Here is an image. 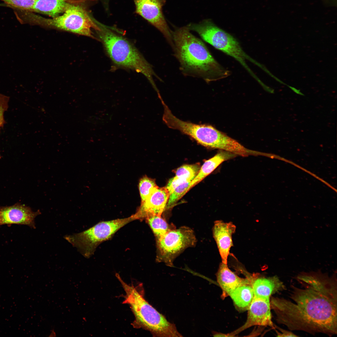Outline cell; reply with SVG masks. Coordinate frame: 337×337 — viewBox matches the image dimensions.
Here are the masks:
<instances>
[{
    "mask_svg": "<svg viewBox=\"0 0 337 337\" xmlns=\"http://www.w3.org/2000/svg\"><path fill=\"white\" fill-rule=\"evenodd\" d=\"M190 31L186 26L172 31L174 55L183 74L201 78L207 83L229 76L231 72L214 59L203 42Z\"/></svg>",
    "mask_w": 337,
    "mask_h": 337,
    "instance_id": "7a4b0ae2",
    "label": "cell"
},
{
    "mask_svg": "<svg viewBox=\"0 0 337 337\" xmlns=\"http://www.w3.org/2000/svg\"><path fill=\"white\" fill-rule=\"evenodd\" d=\"M135 12L158 29L163 35L173 51L174 44L172 34L162 12L165 0H133Z\"/></svg>",
    "mask_w": 337,
    "mask_h": 337,
    "instance_id": "9c48e42d",
    "label": "cell"
},
{
    "mask_svg": "<svg viewBox=\"0 0 337 337\" xmlns=\"http://www.w3.org/2000/svg\"><path fill=\"white\" fill-rule=\"evenodd\" d=\"M187 26L190 31L196 32L204 41L215 48L234 58L260 84L264 85L248 66L247 61L255 64L268 74L270 72L264 65L247 55L232 35L217 26L209 19L198 23H191Z\"/></svg>",
    "mask_w": 337,
    "mask_h": 337,
    "instance_id": "5b68a950",
    "label": "cell"
},
{
    "mask_svg": "<svg viewBox=\"0 0 337 337\" xmlns=\"http://www.w3.org/2000/svg\"><path fill=\"white\" fill-rule=\"evenodd\" d=\"M198 164L183 165L177 170L175 176L185 183L191 182L197 174L200 168Z\"/></svg>",
    "mask_w": 337,
    "mask_h": 337,
    "instance_id": "ffe728a7",
    "label": "cell"
},
{
    "mask_svg": "<svg viewBox=\"0 0 337 337\" xmlns=\"http://www.w3.org/2000/svg\"><path fill=\"white\" fill-rule=\"evenodd\" d=\"M236 227L232 222H226L217 220L212 228L213 237L216 243L222 262L227 263V259L231 247L233 246L232 235Z\"/></svg>",
    "mask_w": 337,
    "mask_h": 337,
    "instance_id": "4fadbf2b",
    "label": "cell"
},
{
    "mask_svg": "<svg viewBox=\"0 0 337 337\" xmlns=\"http://www.w3.org/2000/svg\"><path fill=\"white\" fill-rule=\"evenodd\" d=\"M135 220L134 214L127 218L101 222L87 230L66 235L64 238L85 257L88 258L101 243L110 239L119 229Z\"/></svg>",
    "mask_w": 337,
    "mask_h": 337,
    "instance_id": "8992f818",
    "label": "cell"
},
{
    "mask_svg": "<svg viewBox=\"0 0 337 337\" xmlns=\"http://www.w3.org/2000/svg\"><path fill=\"white\" fill-rule=\"evenodd\" d=\"M40 213L39 210L33 212L30 207L19 203L1 207L0 225H25L35 228V218Z\"/></svg>",
    "mask_w": 337,
    "mask_h": 337,
    "instance_id": "8fae6325",
    "label": "cell"
},
{
    "mask_svg": "<svg viewBox=\"0 0 337 337\" xmlns=\"http://www.w3.org/2000/svg\"><path fill=\"white\" fill-rule=\"evenodd\" d=\"M229 296L235 308L240 311L247 310L254 297L251 285L240 286L232 291Z\"/></svg>",
    "mask_w": 337,
    "mask_h": 337,
    "instance_id": "ac0fdd59",
    "label": "cell"
},
{
    "mask_svg": "<svg viewBox=\"0 0 337 337\" xmlns=\"http://www.w3.org/2000/svg\"><path fill=\"white\" fill-rule=\"evenodd\" d=\"M9 99L8 96L0 94V131L5 123L4 114L8 109ZM1 158L0 154V159Z\"/></svg>",
    "mask_w": 337,
    "mask_h": 337,
    "instance_id": "cb8c5ba5",
    "label": "cell"
},
{
    "mask_svg": "<svg viewBox=\"0 0 337 337\" xmlns=\"http://www.w3.org/2000/svg\"><path fill=\"white\" fill-rule=\"evenodd\" d=\"M100 30L97 31L100 40L112 61L120 66L134 70L144 75L157 92L159 91L153 77L162 80L152 66L138 50L127 40L97 22Z\"/></svg>",
    "mask_w": 337,
    "mask_h": 337,
    "instance_id": "277c9868",
    "label": "cell"
},
{
    "mask_svg": "<svg viewBox=\"0 0 337 337\" xmlns=\"http://www.w3.org/2000/svg\"><path fill=\"white\" fill-rule=\"evenodd\" d=\"M279 331L276 330L277 336V337H297L295 334L288 330L283 329L278 327H276Z\"/></svg>",
    "mask_w": 337,
    "mask_h": 337,
    "instance_id": "d4e9b609",
    "label": "cell"
},
{
    "mask_svg": "<svg viewBox=\"0 0 337 337\" xmlns=\"http://www.w3.org/2000/svg\"><path fill=\"white\" fill-rule=\"evenodd\" d=\"M270 298L254 296L248 309L247 319L245 324L232 333V336L246 329L256 325L273 327L271 311Z\"/></svg>",
    "mask_w": 337,
    "mask_h": 337,
    "instance_id": "30bf717a",
    "label": "cell"
},
{
    "mask_svg": "<svg viewBox=\"0 0 337 337\" xmlns=\"http://www.w3.org/2000/svg\"><path fill=\"white\" fill-rule=\"evenodd\" d=\"M250 277L255 296L270 298L271 295L286 288L277 276L265 277L254 275Z\"/></svg>",
    "mask_w": 337,
    "mask_h": 337,
    "instance_id": "9a60e30c",
    "label": "cell"
},
{
    "mask_svg": "<svg viewBox=\"0 0 337 337\" xmlns=\"http://www.w3.org/2000/svg\"><path fill=\"white\" fill-rule=\"evenodd\" d=\"M237 156L231 152L221 151L213 157L205 161L200 167L195 177L190 183L188 190L210 174L223 162Z\"/></svg>",
    "mask_w": 337,
    "mask_h": 337,
    "instance_id": "2e32d148",
    "label": "cell"
},
{
    "mask_svg": "<svg viewBox=\"0 0 337 337\" xmlns=\"http://www.w3.org/2000/svg\"><path fill=\"white\" fill-rule=\"evenodd\" d=\"M69 4L67 0H36L31 11L54 17L63 13Z\"/></svg>",
    "mask_w": 337,
    "mask_h": 337,
    "instance_id": "e0dca14e",
    "label": "cell"
},
{
    "mask_svg": "<svg viewBox=\"0 0 337 337\" xmlns=\"http://www.w3.org/2000/svg\"><path fill=\"white\" fill-rule=\"evenodd\" d=\"M156 239V260L172 266L175 259L186 248L194 246L196 239L193 231L185 226L168 231Z\"/></svg>",
    "mask_w": 337,
    "mask_h": 337,
    "instance_id": "ba28073f",
    "label": "cell"
},
{
    "mask_svg": "<svg viewBox=\"0 0 337 337\" xmlns=\"http://www.w3.org/2000/svg\"><path fill=\"white\" fill-rule=\"evenodd\" d=\"M288 86L289 87V88L290 89H291L294 92H295V93H296L297 94H300V95H304L300 92V90H298L297 89H296V88H294L293 87H291V86H289V85H288Z\"/></svg>",
    "mask_w": 337,
    "mask_h": 337,
    "instance_id": "4316f807",
    "label": "cell"
},
{
    "mask_svg": "<svg viewBox=\"0 0 337 337\" xmlns=\"http://www.w3.org/2000/svg\"><path fill=\"white\" fill-rule=\"evenodd\" d=\"M336 272H301L295 277L288 298L272 297L271 309L277 322L291 330L331 336L337 332Z\"/></svg>",
    "mask_w": 337,
    "mask_h": 337,
    "instance_id": "6da1fadb",
    "label": "cell"
},
{
    "mask_svg": "<svg viewBox=\"0 0 337 337\" xmlns=\"http://www.w3.org/2000/svg\"><path fill=\"white\" fill-rule=\"evenodd\" d=\"M190 183L182 184L174 189L169 195L166 208L168 209L172 208L189 191L188 188Z\"/></svg>",
    "mask_w": 337,
    "mask_h": 337,
    "instance_id": "7402d4cb",
    "label": "cell"
},
{
    "mask_svg": "<svg viewBox=\"0 0 337 337\" xmlns=\"http://www.w3.org/2000/svg\"><path fill=\"white\" fill-rule=\"evenodd\" d=\"M169 193L166 187H159L143 202L134 214L136 219H145L152 215L161 216L168 201Z\"/></svg>",
    "mask_w": 337,
    "mask_h": 337,
    "instance_id": "7c38bea8",
    "label": "cell"
},
{
    "mask_svg": "<svg viewBox=\"0 0 337 337\" xmlns=\"http://www.w3.org/2000/svg\"><path fill=\"white\" fill-rule=\"evenodd\" d=\"M217 281L222 289L223 299L237 287L244 285H251L250 278L239 277L228 267L227 264L220 263L217 273Z\"/></svg>",
    "mask_w": 337,
    "mask_h": 337,
    "instance_id": "5bb4252c",
    "label": "cell"
},
{
    "mask_svg": "<svg viewBox=\"0 0 337 337\" xmlns=\"http://www.w3.org/2000/svg\"><path fill=\"white\" fill-rule=\"evenodd\" d=\"M102 3L103 5L105 7L106 10H108L109 8V0H100Z\"/></svg>",
    "mask_w": 337,
    "mask_h": 337,
    "instance_id": "484cf974",
    "label": "cell"
},
{
    "mask_svg": "<svg viewBox=\"0 0 337 337\" xmlns=\"http://www.w3.org/2000/svg\"><path fill=\"white\" fill-rule=\"evenodd\" d=\"M116 276L125 293L123 303L130 305L134 315V328L147 330L155 337L182 336L175 325L151 305L136 287L125 283L118 273Z\"/></svg>",
    "mask_w": 337,
    "mask_h": 337,
    "instance_id": "3957f363",
    "label": "cell"
},
{
    "mask_svg": "<svg viewBox=\"0 0 337 337\" xmlns=\"http://www.w3.org/2000/svg\"><path fill=\"white\" fill-rule=\"evenodd\" d=\"M56 336V334L55 332V331L54 329L52 330V331L50 334L49 337H55Z\"/></svg>",
    "mask_w": 337,
    "mask_h": 337,
    "instance_id": "83f0119b",
    "label": "cell"
},
{
    "mask_svg": "<svg viewBox=\"0 0 337 337\" xmlns=\"http://www.w3.org/2000/svg\"><path fill=\"white\" fill-rule=\"evenodd\" d=\"M35 22L80 35L95 38L92 30H100L86 9L79 5L70 4L62 14L51 18L33 17Z\"/></svg>",
    "mask_w": 337,
    "mask_h": 337,
    "instance_id": "52a82bcc",
    "label": "cell"
},
{
    "mask_svg": "<svg viewBox=\"0 0 337 337\" xmlns=\"http://www.w3.org/2000/svg\"><path fill=\"white\" fill-rule=\"evenodd\" d=\"M15 8L31 11L36 0H0Z\"/></svg>",
    "mask_w": 337,
    "mask_h": 337,
    "instance_id": "603a6c76",
    "label": "cell"
},
{
    "mask_svg": "<svg viewBox=\"0 0 337 337\" xmlns=\"http://www.w3.org/2000/svg\"><path fill=\"white\" fill-rule=\"evenodd\" d=\"M156 238L176 227L172 224H169L161 216L152 215L145 218Z\"/></svg>",
    "mask_w": 337,
    "mask_h": 337,
    "instance_id": "d6986e66",
    "label": "cell"
},
{
    "mask_svg": "<svg viewBox=\"0 0 337 337\" xmlns=\"http://www.w3.org/2000/svg\"></svg>",
    "mask_w": 337,
    "mask_h": 337,
    "instance_id": "f1b7e54d",
    "label": "cell"
},
{
    "mask_svg": "<svg viewBox=\"0 0 337 337\" xmlns=\"http://www.w3.org/2000/svg\"><path fill=\"white\" fill-rule=\"evenodd\" d=\"M158 187L154 180L147 177L142 178L140 180L139 183V189L141 199V203L145 200Z\"/></svg>",
    "mask_w": 337,
    "mask_h": 337,
    "instance_id": "44dd1931",
    "label": "cell"
}]
</instances>
